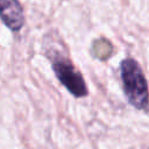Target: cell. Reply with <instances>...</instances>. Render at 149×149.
I'll return each instance as SVG.
<instances>
[{"label":"cell","instance_id":"obj_1","mask_svg":"<svg viewBox=\"0 0 149 149\" xmlns=\"http://www.w3.org/2000/svg\"><path fill=\"white\" fill-rule=\"evenodd\" d=\"M120 77L128 102L137 109H146L149 104V91L139 63L133 58H125L120 64Z\"/></svg>","mask_w":149,"mask_h":149},{"label":"cell","instance_id":"obj_2","mask_svg":"<svg viewBox=\"0 0 149 149\" xmlns=\"http://www.w3.org/2000/svg\"><path fill=\"white\" fill-rule=\"evenodd\" d=\"M50 59L52 64V70L59 83L72 95L77 98L86 97L88 91L85 80L79 70L73 65L71 59L59 54H54L52 56H50Z\"/></svg>","mask_w":149,"mask_h":149},{"label":"cell","instance_id":"obj_3","mask_svg":"<svg viewBox=\"0 0 149 149\" xmlns=\"http://www.w3.org/2000/svg\"><path fill=\"white\" fill-rule=\"evenodd\" d=\"M0 19L5 26L19 31L24 24V13L19 0H0Z\"/></svg>","mask_w":149,"mask_h":149},{"label":"cell","instance_id":"obj_4","mask_svg":"<svg viewBox=\"0 0 149 149\" xmlns=\"http://www.w3.org/2000/svg\"><path fill=\"white\" fill-rule=\"evenodd\" d=\"M113 51V47L109 43V41L105 40V38H99L95 40L92 44V54L94 55V57L99 58V59H106L111 56Z\"/></svg>","mask_w":149,"mask_h":149}]
</instances>
